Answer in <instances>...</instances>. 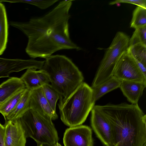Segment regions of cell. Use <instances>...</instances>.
Segmentation results:
<instances>
[{"mask_svg":"<svg viewBox=\"0 0 146 146\" xmlns=\"http://www.w3.org/2000/svg\"><path fill=\"white\" fill-rule=\"evenodd\" d=\"M143 146H146V143H145Z\"/></svg>","mask_w":146,"mask_h":146,"instance_id":"f546056e","label":"cell"},{"mask_svg":"<svg viewBox=\"0 0 146 146\" xmlns=\"http://www.w3.org/2000/svg\"><path fill=\"white\" fill-rule=\"evenodd\" d=\"M8 37V24L6 9L0 3V55L5 50Z\"/></svg>","mask_w":146,"mask_h":146,"instance_id":"ac0fdd59","label":"cell"},{"mask_svg":"<svg viewBox=\"0 0 146 146\" xmlns=\"http://www.w3.org/2000/svg\"><path fill=\"white\" fill-rule=\"evenodd\" d=\"M42 144H40V145H37V146H42Z\"/></svg>","mask_w":146,"mask_h":146,"instance_id":"f1b7e54d","label":"cell"},{"mask_svg":"<svg viewBox=\"0 0 146 146\" xmlns=\"http://www.w3.org/2000/svg\"><path fill=\"white\" fill-rule=\"evenodd\" d=\"M30 108L49 117L52 120L58 117L56 111L52 109L45 98L42 87L31 91Z\"/></svg>","mask_w":146,"mask_h":146,"instance_id":"7c38bea8","label":"cell"},{"mask_svg":"<svg viewBox=\"0 0 146 146\" xmlns=\"http://www.w3.org/2000/svg\"><path fill=\"white\" fill-rule=\"evenodd\" d=\"M130 38L122 32L115 35L111 43L107 49L101 61L92 84L94 88L113 76L115 65L121 55L129 46Z\"/></svg>","mask_w":146,"mask_h":146,"instance_id":"8992f818","label":"cell"},{"mask_svg":"<svg viewBox=\"0 0 146 146\" xmlns=\"http://www.w3.org/2000/svg\"><path fill=\"white\" fill-rule=\"evenodd\" d=\"M146 87L145 83L122 81L119 88L129 102L137 104Z\"/></svg>","mask_w":146,"mask_h":146,"instance_id":"5bb4252c","label":"cell"},{"mask_svg":"<svg viewBox=\"0 0 146 146\" xmlns=\"http://www.w3.org/2000/svg\"><path fill=\"white\" fill-rule=\"evenodd\" d=\"M4 127L0 123V146H6L4 139Z\"/></svg>","mask_w":146,"mask_h":146,"instance_id":"484cf974","label":"cell"},{"mask_svg":"<svg viewBox=\"0 0 146 146\" xmlns=\"http://www.w3.org/2000/svg\"><path fill=\"white\" fill-rule=\"evenodd\" d=\"M4 125L6 146H26L27 137L20 119L6 120Z\"/></svg>","mask_w":146,"mask_h":146,"instance_id":"8fae6325","label":"cell"},{"mask_svg":"<svg viewBox=\"0 0 146 146\" xmlns=\"http://www.w3.org/2000/svg\"><path fill=\"white\" fill-rule=\"evenodd\" d=\"M33 68L27 69L20 78L28 90H33L50 83L46 73L41 69L38 71Z\"/></svg>","mask_w":146,"mask_h":146,"instance_id":"4fadbf2b","label":"cell"},{"mask_svg":"<svg viewBox=\"0 0 146 146\" xmlns=\"http://www.w3.org/2000/svg\"><path fill=\"white\" fill-rule=\"evenodd\" d=\"M58 0H0V3L7 2L10 3H24L36 6L41 9H46L58 1Z\"/></svg>","mask_w":146,"mask_h":146,"instance_id":"603a6c76","label":"cell"},{"mask_svg":"<svg viewBox=\"0 0 146 146\" xmlns=\"http://www.w3.org/2000/svg\"><path fill=\"white\" fill-rule=\"evenodd\" d=\"M73 1H60L42 17L33 18L26 22H11V26L21 31L27 37L25 51L29 56L46 59L60 50L81 49L70 36L69 11Z\"/></svg>","mask_w":146,"mask_h":146,"instance_id":"6da1fadb","label":"cell"},{"mask_svg":"<svg viewBox=\"0 0 146 146\" xmlns=\"http://www.w3.org/2000/svg\"><path fill=\"white\" fill-rule=\"evenodd\" d=\"M63 140L64 146H93L92 130L86 125L67 128Z\"/></svg>","mask_w":146,"mask_h":146,"instance_id":"ba28073f","label":"cell"},{"mask_svg":"<svg viewBox=\"0 0 146 146\" xmlns=\"http://www.w3.org/2000/svg\"><path fill=\"white\" fill-rule=\"evenodd\" d=\"M121 81L113 76L110 79L93 89L92 100L95 104L106 94L119 88Z\"/></svg>","mask_w":146,"mask_h":146,"instance_id":"2e32d148","label":"cell"},{"mask_svg":"<svg viewBox=\"0 0 146 146\" xmlns=\"http://www.w3.org/2000/svg\"><path fill=\"white\" fill-rule=\"evenodd\" d=\"M113 76L120 80L146 84V76L142 73L134 59L127 52L124 53L117 61Z\"/></svg>","mask_w":146,"mask_h":146,"instance_id":"52a82bcc","label":"cell"},{"mask_svg":"<svg viewBox=\"0 0 146 146\" xmlns=\"http://www.w3.org/2000/svg\"><path fill=\"white\" fill-rule=\"evenodd\" d=\"M127 51L136 62L146 65V45L137 44L129 46Z\"/></svg>","mask_w":146,"mask_h":146,"instance_id":"44dd1931","label":"cell"},{"mask_svg":"<svg viewBox=\"0 0 146 146\" xmlns=\"http://www.w3.org/2000/svg\"><path fill=\"white\" fill-rule=\"evenodd\" d=\"M55 146H62L58 142H57L54 145Z\"/></svg>","mask_w":146,"mask_h":146,"instance_id":"83f0119b","label":"cell"},{"mask_svg":"<svg viewBox=\"0 0 146 146\" xmlns=\"http://www.w3.org/2000/svg\"><path fill=\"white\" fill-rule=\"evenodd\" d=\"M110 122L115 146H143L146 143V115L138 104L94 105Z\"/></svg>","mask_w":146,"mask_h":146,"instance_id":"7a4b0ae2","label":"cell"},{"mask_svg":"<svg viewBox=\"0 0 146 146\" xmlns=\"http://www.w3.org/2000/svg\"><path fill=\"white\" fill-rule=\"evenodd\" d=\"M42 88L45 98L52 109L56 111V103L60 96L57 91L49 84L44 85Z\"/></svg>","mask_w":146,"mask_h":146,"instance_id":"7402d4cb","label":"cell"},{"mask_svg":"<svg viewBox=\"0 0 146 146\" xmlns=\"http://www.w3.org/2000/svg\"><path fill=\"white\" fill-rule=\"evenodd\" d=\"M31 90L27 89L25 93L12 111L6 117V120L20 119L30 108Z\"/></svg>","mask_w":146,"mask_h":146,"instance_id":"e0dca14e","label":"cell"},{"mask_svg":"<svg viewBox=\"0 0 146 146\" xmlns=\"http://www.w3.org/2000/svg\"><path fill=\"white\" fill-rule=\"evenodd\" d=\"M119 3H130L146 8V0H116L110 2V4L112 5Z\"/></svg>","mask_w":146,"mask_h":146,"instance_id":"d4e9b609","label":"cell"},{"mask_svg":"<svg viewBox=\"0 0 146 146\" xmlns=\"http://www.w3.org/2000/svg\"><path fill=\"white\" fill-rule=\"evenodd\" d=\"M41 69L47 74L51 85L59 94L58 105L62 104L83 82L82 72L64 55H52L48 57Z\"/></svg>","mask_w":146,"mask_h":146,"instance_id":"3957f363","label":"cell"},{"mask_svg":"<svg viewBox=\"0 0 146 146\" xmlns=\"http://www.w3.org/2000/svg\"><path fill=\"white\" fill-rule=\"evenodd\" d=\"M42 146H55L54 145H49L47 144H42Z\"/></svg>","mask_w":146,"mask_h":146,"instance_id":"4316f807","label":"cell"},{"mask_svg":"<svg viewBox=\"0 0 146 146\" xmlns=\"http://www.w3.org/2000/svg\"><path fill=\"white\" fill-rule=\"evenodd\" d=\"M93 89L83 82L62 104L58 105L60 119L70 127L82 125L94 106Z\"/></svg>","mask_w":146,"mask_h":146,"instance_id":"277c9868","label":"cell"},{"mask_svg":"<svg viewBox=\"0 0 146 146\" xmlns=\"http://www.w3.org/2000/svg\"><path fill=\"white\" fill-rule=\"evenodd\" d=\"M137 44L146 45V26L135 29L130 38L129 46Z\"/></svg>","mask_w":146,"mask_h":146,"instance_id":"cb8c5ba5","label":"cell"},{"mask_svg":"<svg viewBox=\"0 0 146 146\" xmlns=\"http://www.w3.org/2000/svg\"><path fill=\"white\" fill-rule=\"evenodd\" d=\"M20 119L27 138H31L37 145H54L58 142L57 131L49 117L29 109Z\"/></svg>","mask_w":146,"mask_h":146,"instance_id":"5b68a950","label":"cell"},{"mask_svg":"<svg viewBox=\"0 0 146 146\" xmlns=\"http://www.w3.org/2000/svg\"><path fill=\"white\" fill-rule=\"evenodd\" d=\"M45 61L34 59H9L0 57V78L8 77L14 72H18L26 69H41Z\"/></svg>","mask_w":146,"mask_h":146,"instance_id":"30bf717a","label":"cell"},{"mask_svg":"<svg viewBox=\"0 0 146 146\" xmlns=\"http://www.w3.org/2000/svg\"><path fill=\"white\" fill-rule=\"evenodd\" d=\"M24 88L13 95L0 106V113L5 120L6 117L12 111L27 90Z\"/></svg>","mask_w":146,"mask_h":146,"instance_id":"d6986e66","label":"cell"},{"mask_svg":"<svg viewBox=\"0 0 146 146\" xmlns=\"http://www.w3.org/2000/svg\"><path fill=\"white\" fill-rule=\"evenodd\" d=\"M26 88L20 78L11 77L0 84V106L20 90Z\"/></svg>","mask_w":146,"mask_h":146,"instance_id":"9a60e30c","label":"cell"},{"mask_svg":"<svg viewBox=\"0 0 146 146\" xmlns=\"http://www.w3.org/2000/svg\"><path fill=\"white\" fill-rule=\"evenodd\" d=\"M146 26V8L138 6L134 10L131 27L135 29Z\"/></svg>","mask_w":146,"mask_h":146,"instance_id":"ffe728a7","label":"cell"},{"mask_svg":"<svg viewBox=\"0 0 146 146\" xmlns=\"http://www.w3.org/2000/svg\"><path fill=\"white\" fill-rule=\"evenodd\" d=\"M91 125L97 137L106 146H115L112 130L106 117L93 107L91 111Z\"/></svg>","mask_w":146,"mask_h":146,"instance_id":"9c48e42d","label":"cell"}]
</instances>
